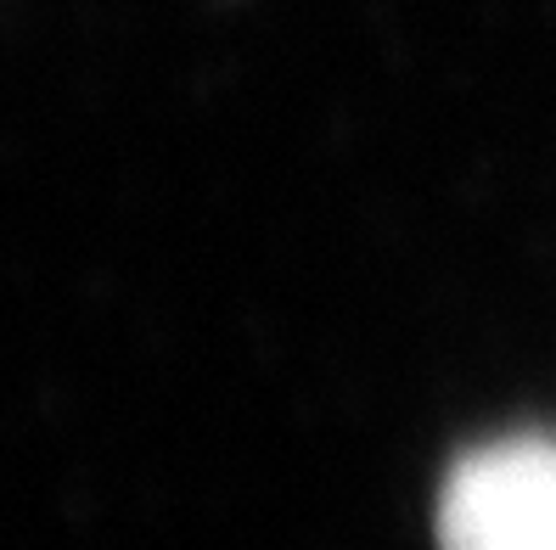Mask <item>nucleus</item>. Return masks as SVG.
<instances>
[{"mask_svg":"<svg viewBox=\"0 0 556 550\" xmlns=\"http://www.w3.org/2000/svg\"><path fill=\"white\" fill-rule=\"evenodd\" d=\"M439 550H556V433L467 449L439 489Z\"/></svg>","mask_w":556,"mask_h":550,"instance_id":"1","label":"nucleus"}]
</instances>
